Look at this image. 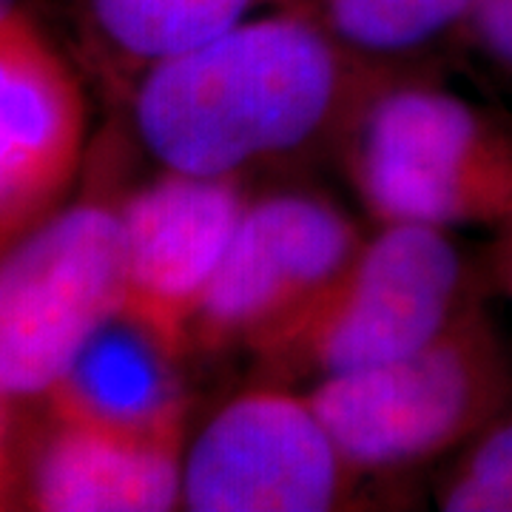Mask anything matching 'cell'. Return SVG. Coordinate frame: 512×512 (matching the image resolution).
<instances>
[{"mask_svg": "<svg viewBox=\"0 0 512 512\" xmlns=\"http://www.w3.org/2000/svg\"><path fill=\"white\" fill-rule=\"evenodd\" d=\"M396 77L348 46L313 0H293L140 72L134 128L165 171L242 177L325 140H345Z\"/></svg>", "mask_w": 512, "mask_h": 512, "instance_id": "1", "label": "cell"}, {"mask_svg": "<svg viewBox=\"0 0 512 512\" xmlns=\"http://www.w3.org/2000/svg\"><path fill=\"white\" fill-rule=\"evenodd\" d=\"M473 299L450 231L379 222L348 265L251 353L274 382L311 387L421 348Z\"/></svg>", "mask_w": 512, "mask_h": 512, "instance_id": "3", "label": "cell"}, {"mask_svg": "<svg viewBox=\"0 0 512 512\" xmlns=\"http://www.w3.org/2000/svg\"><path fill=\"white\" fill-rule=\"evenodd\" d=\"M15 9H20V0H0V23L9 18Z\"/></svg>", "mask_w": 512, "mask_h": 512, "instance_id": "18", "label": "cell"}, {"mask_svg": "<svg viewBox=\"0 0 512 512\" xmlns=\"http://www.w3.org/2000/svg\"><path fill=\"white\" fill-rule=\"evenodd\" d=\"M86 131L77 74L20 6L0 23V254L63 205Z\"/></svg>", "mask_w": 512, "mask_h": 512, "instance_id": "9", "label": "cell"}, {"mask_svg": "<svg viewBox=\"0 0 512 512\" xmlns=\"http://www.w3.org/2000/svg\"><path fill=\"white\" fill-rule=\"evenodd\" d=\"M348 46L396 60L419 52L453 29H464L476 0H313Z\"/></svg>", "mask_w": 512, "mask_h": 512, "instance_id": "13", "label": "cell"}, {"mask_svg": "<svg viewBox=\"0 0 512 512\" xmlns=\"http://www.w3.org/2000/svg\"><path fill=\"white\" fill-rule=\"evenodd\" d=\"M464 29L484 55L512 74V0H476Z\"/></svg>", "mask_w": 512, "mask_h": 512, "instance_id": "15", "label": "cell"}, {"mask_svg": "<svg viewBox=\"0 0 512 512\" xmlns=\"http://www.w3.org/2000/svg\"><path fill=\"white\" fill-rule=\"evenodd\" d=\"M436 501L447 512H512V407L461 447Z\"/></svg>", "mask_w": 512, "mask_h": 512, "instance_id": "14", "label": "cell"}, {"mask_svg": "<svg viewBox=\"0 0 512 512\" xmlns=\"http://www.w3.org/2000/svg\"><path fill=\"white\" fill-rule=\"evenodd\" d=\"M365 234L336 202L282 191L248 200L191 328V348L254 350L302 311Z\"/></svg>", "mask_w": 512, "mask_h": 512, "instance_id": "7", "label": "cell"}, {"mask_svg": "<svg viewBox=\"0 0 512 512\" xmlns=\"http://www.w3.org/2000/svg\"><path fill=\"white\" fill-rule=\"evenodd\" d=\"M123 299L120 208L60 205L0 254V396H46Z\"/></svg>", "mask_w": 512, "mask_h": 512, "instance_id": "5", "label": "cell"}, {"mask_svg": "<svg viewBox=\"0 0 512 512\" xmlns=\"http://www.w3.org/2000/svg\"><path fill=\"white\" fill-rule=\"evenodd\" d=\"M342 148L350 185L376 222L512 225V126L447 89L387 83Z\"/></svg>", "mask_w": 512, "mask_h": 512, "instance_id": "4", "label": "cell"}, {"mask_svg": "<svg viewBox=\"0 0 512 512\" xmlns=\"http://www.w3.org/2000/svg\"><path fill=\"white\" fill-rule=\"evenodd\" d=\"M188 439H143L55 419L26 478L43 512H165L183 504Z\"/></svg>", "mask_w": 512, "mask_h": 512, "instance_id": "11", "label": "cell"}, {"mask_svg": "<svg viewBox=\"0 0 512 512\" xmlns=\"http://www.w3.org/2000/svg\"><path fill=\"white\" fill-rule=\"evenodd\" d=\"M180 353L117 313L46 393L52 419L143 439H188Z\"/></svg>", "mask_w": 512, "mask_h": 512, "instance_id": "10", "label": "cell"}, {"mask_svg": "<svg viewBox=\"0 0 512 512\" xmlns=\"http://www.w3.org/2000/svg\"><path fill=\"white\" fill-rule=\"evenodd\" d=\"M498 276L501 285L512 299V225L501 231V248H498Z\"/></svg>", "mask_w": 512, "mask_h": 512, "instance_id": "17", "label": "cell"}, {"mask_svg": "<svg viewBox=\"0 0 512 512\" xmlns=\"http://www.w3.org/2000/svg\"><path fill=\"white\" fill-rule=\"evenodd\" d=\"M97 40L140 72L293 0H77Z\"/></svg>", "mask_w": 512, "mask_h": 512, "instance_id": "12", "label": "cell"}, {"mask_svg": "<svg viewBox=\"0 0 512 512\" xmlns=\"http://www.w3.org/2000/svg\"><path fill=\"white\" fill-rule=\"evenodd\" d=\"M359 476L393 473L461 450L512 407V359L473 299L421 348L308 387Z\"/></svg>", "mask_w": 512, "mask_h": 512, "instance_id": "2", "label": "cell"}, {"mask_svg": "<svg viewBox=\"0 0 512 512\" xmlns=\"http://www.w3.org/2000/svg\"><path fill=\"white\" fill-rule=\"evenodd\" d=\"M359 473L342 456L308 390L262 384L222 404L183 453L191 512H328Z\"/></svg>", "mask_w": 512, "mask_h": 512, "instance_id": "6", "label": "cell"}, {"mask_svg": "<svg viewBox=\"0 0 512 512\" xmlns=\"http://www.w3.org/2000/svg\"><path fill=\"white\" fill-rule=\"evenodd\" d=\"M239 177L165 171L120 208L126 248L123 316L185 356L205 293L245 214Z\"/></svg>", "mask_w": 512, "mask_h": 512, "instance_id": "8", "label": "cell"}, {"mask_svg": "<svg viewBox=\"0 0 512 512\" xmlns=\"http://www.w3.org/2000/svg\"><path fill=\"white\" fill-rule=\"evenodd\" d=\"M12 404L0 396V510L12 507L18 501L20 487V464L18 447H15V419H12Z\"/></svg>", "mask_w": 512, "mask_h": 512, "instance_id": "16", "label": "cell"}]
</instances>
